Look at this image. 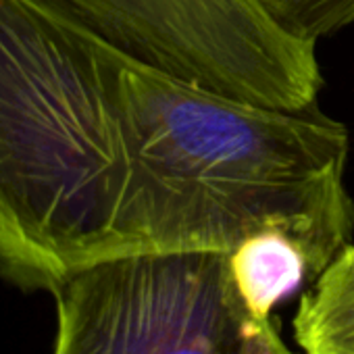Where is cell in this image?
Masks as SVG:
<instances>
[{
	"instance_id": "7",
	"label": "cell",
	"mask_w": 354,
	"mask_h": 354,
	"mask_svg": "<svg viewBox=\"0 0 354 354\" xmlns=\"http://www.w3.org/2000/svg\"><path fill=\"white\" fill-rule=\"evenodd\" d=\"M265 3L290 32L313 42L354 24V0H265Z\"/></svg>"
},
{
	"instance_id": "4",
	"label": "cell",
	"mask_w": 354,
	"mask_h": 354,
	"mask_svg": "<svg viewBox=\"0 0 354 354\" xmlns=\"http://www.w3.org/2000/svg\"><path fill=\"white\" fill-rule=\"evenodd\" d=\"M133 59L217 94L283 111L323 88L317 42L290 32L265 0H67Z\"/></svg>"
},
{
	"instance_id": "3",
	"label": "cell",
	"mask_w": 354,
	"mask_h": 354,
	"mask_svg": "<svg viewBox=\"0 0 354 354\" xmlns=\"http://www.w3.org/2000/svg\"><path fill=\"white\" fill-rule=\"evenodd\" d=\"M53 296V354H298L246 304L225 252L102 261Z\"/></svg>"
},
{
	"instance_id": "1",
	"label": "cell",
	"mask_w": 354,
	"mask_h": 354,
	"mask_svg": "<svg viewBox=\"0 0 354 354\" xmlns=\"http://www.w3.org/2000/svg\"><path fill=\"white\" fill-rule=\"evenodd\" d=\"M131 254L225 252L281 236L310 281L350 244L348 129L321 111L236 100L125 63Z\"/></svg>"
},
{
	"instance_id": "6",
	"label": "cell",
	"mask_w": 354,
	"mask_h": 354,
	"mask_svg": "<svg viewBox=\"0 0 354 354\" xmlns=\"http://www.w3.org/2000/svg\"><path fill=\"white\" fill-rule=\"evenodd\" d=\"M240 294L259 317H273L279 300L294 294L308 267L302 252L281 236H259L230 254Z\"/></svg>"
},
{
	"instance_id": "5",
	"label": "cell",
	"mask_w": 354,
	"mask_h": 354,
	"mask_svg": "<svg viewBox=\"0 0 354 354\" xmlns=\"http://www.w3.org/2000/svg\"><path fill=\"white\" fill-rule=\"evenodd\" d=\"M292 329L302 354H354L352 242L302 292Z\"/></svg>"
},
{
	"instance_id": "2",
	"label": "cell",
	"mask_w": 354,
	"mask_h": 354,
	"mask_svg": "<svg viewBox=\"0 0 354 354\" xmlns=\"http://www.w3.org/2000/svg\"><path fill=\"white\" fill-rule=\"evenodd\" d=\"M125 63L67 0H0V271L24 288L131 254Z\"/></svg>"
}]
</instances>
